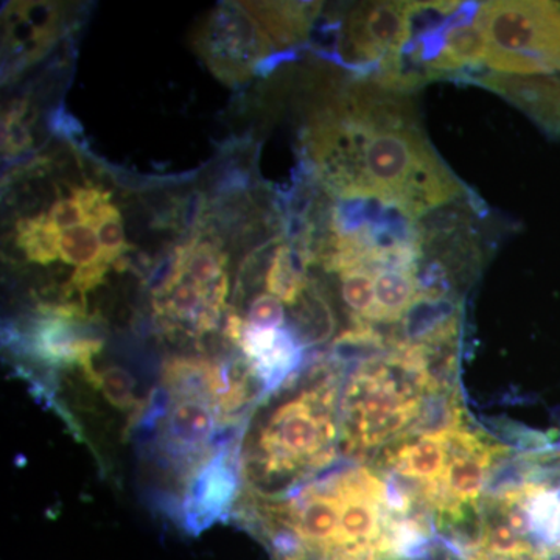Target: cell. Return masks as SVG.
I'll return each instance as SVG.
<instances>
[{"label": "cell", "mask_w": 560, "mask_h": 560, "mask_svg": "<svg viewBox=\"0 0 560 560\" xmlns=\"http://www.w3.org/2000/svg\"><path fill=\"white\" fill-rule=\"evenodd\" d=\"M91 228L97 232L98 241H101L102 245L103 259L108 261L109 265H116L117 261L124 259L125 253L131 249L127 238H125L124 223H121L119 209L110 205V202L98 210Z\"/></svg>", "instance_id": "21"}, {"label": "cell", "mask_w": 560, "mask_h": 560, "mask_svg": "<svg viewBox=\"0 0 560 560\" xmlns=\"http://www.w3.org/2000/svg\"><path fill=\"white\" fill-rule=\"evenodd\" d=\"M526 510L530 533L547 547L560 548V488L548 489L533 482L526 493Z\"/></svg>", "instance_id": "15"}, {"label": "cell", "mask_w": 560, "mask_h": 560, "mask_svg": "<svg viewBox=\"0 0 560 560\" xmlns=\"http://www.w3.org/2000/svg\"><path fill=\"white\" fill-rule=\"evenodd\" d=\"M194 47L217 79L235 86L250 79L275 44L242 3H223L195 33Z\"/></svg>", "instance_id": "6"}, {"label": "cell", "mask_w": 560, "mask_h": 560, "mask_svg": "<svg viewBox=\"0 0 560 560\" xmlns=\"http://www.w3.org/2000/svg\"><path fill=\"white\" fill-rule=\"evenodd\" d=\"M47 219L60 232L72 230V228L80 226V224H86L83 210L73 197L58 198L49 209Z\"/></svg>", "instance_id": "25"}, {"label": "cell", "mask_w": 560, "mask_h": 560, "mask_svg": "<svg viewBox=\"0 0 560 560\" xmlns=\"http://www.w3.org/2000/svg\"><path fill=\"white\" fill-rule=\"evenodd\" d=\"M447 452L445 438L420 436L419 441L397 448L389 456L388 463L401 477L431 485L444 477L447 469Z\"/></svg>", "instance_id": "13"}, {"label": "cell", "mask_w": 560, "mask_h": 560, "mask_svg": "<svg viewBox=\"0 0 560 560\" xmlns=\"http://www.w3.org/2000/svg\"><path fill=\"white\" fill-rule=\"evenodd\" d=\"M486 66L504 75L539 77L560 70V3L482 2Z\"/></svg>", "instance_id": "4"}, {"label": "cell", "mask_w": 560, "mask_h": 560, "mask_svg": "<svg viewBox=\"0 0 560 560\" xmlns=\"http://www.w3.org/2000/svg\"><path fill=\"white\" fill-rule=\"evenodd\" d=\"M338 372L320 364L296 396L280 401L242 438V478L254 492L329 466L337 455Z\"/></svg>", "instance_id": "3"}, {"label": "cell", "mask_w": 560, "mask_h": 560, "mask_svg": "<svg viewBox=\"0 0 560 560\" xmlns=\"http://www.w3.org/2000/svg\"><path fill=\"white\" fill-rule=\"evenodd\" d=\"M341 298L353 323H366L375 304L374 272L353 268L340 272Z\"/></svg>", "instance_id": "19"}, {"label": "cell", "mask_w": 560, "mask_h": 560, "mask_svg": "<svg viewBox=\"0 0 560 560\" xmlns=\"http://www.w3.org/2000/svg\"><path fill=\"white\" fill-rule=\"evenodd\" d=\"M31 105L25 101L11 103L2 119V154L5 158L20 156L32 147V135L25 117Z\"/></svg>", "instance_id": "23"}, {"label": "cell", "mask_w": 560, "mask_h": 560, "mask_svg": "<svg viewBox=\"0 0 560 560\" xmlns=\"http://www.w3.org/2000/svg\"><path fill=\"white\" fill-rule=\"evenodd\" d=\"M337 324L329 300L311 280L301 300L290 308L289 329L302 348L308 349L329 341L337 330Z\"/></svg>", "instance_id": "11"}, {"label": "cell", "mask_w": 560, "mask_h": 560, "mask_svg": "<svg viewBox=\"0 0 560 560\" xmlns=\"http://www.w3.org/2000/svg\"><path fill=\"white\" fill-rule=\"evenodd\" d=\"M243 9L278 47L304 43L323 3L316 2H242Z\"/></svg>", "instance_id": "10"}, {"label": "cell", "mask_w": 560, "mask_h": 560, "mask_svg": "<svg viewBox=\"0 0 560 560\" xmlns=\"http://www.w3.org/2000/svg\"><path fill=\"white\" fill-rule=\"evenodd\" d=\"M242 478V440L232 436L189 482L179 501V517L190 533L208 529L230 515Z\"/></svg>", "instance_id": "8"}, {"label": "cell", "mask_w": 560, "mask_h": 560, "mask_svg": "<svg viewBox=\"0 0 560 560\" xmlns=\"http://www.w3.org/2000/svg\"><path fill=\"white\" fill-rule=\"evenodd\" d=\"M230 278L206 282L189 275L175 248L165 261L161 278L154 280L151 307L154 320L173 338L201 341L220 327L230 312Z\"/></svg>", "instance_id": "5"}, {"label": "cell", "mask_w": 560, "mask_h": 560, "mask_svg": "<svg viewBox=\"0 0 560 560\" xmlns=\"http://www.w3.org/2000/svg\"><path fill=\"white\" fill-rule=\"evenodd\" d=\"M460 427V410L455 396L447 393L430 394L420 405L418 418L412 422L410 434L445 438Z\"/></svg>", "instance_id": "18"}, {"label": "cell", "mask_w": 560, "mask_h": 560, "mask_svg": "<svg viewBox=\"0 0 560 560\" xmlns=\"http://www.w3.org/2000/svg\"><path fill=\"white\" fill-rule=\"evenodd\" d=\"M375 304L366 323H396L418 298L415 272L383 270L374 275Z\"/></svg>", "instance_id": "14"}, {"label": "cell", "mask_w": 560, "mask_h": 560, "mask_svg": "<svg viewBox=\"0 0 560 560\" xmlns=\"http://www.w3.org/2000/svg\"><path fill=\"white\" fill-rule=\"evenodd\" d=\"M346 109L353 139L349 198H381L419 221L431 210L469 197L420 130L418 119L371 125Z\"/></svg>", "instance_id": "2"}, {"label": "cell", "mask_w": 560, "mask_h": 560, "mask_svg": "<svg viewBox=\"0 0 560 560\" xmlns=\"http://www.w3.org/2000/svg\"><path fill=\"white\" fill-rule=\"evenodd\" d=\"M60 259L77 268L90 267V265L106 261L103 259L101 241L97 232L88 224L62 231L60 234ZM108 264V261H106Z\"/></svg>", "instance_id": "20"}, {"label": "cell", "mask_w": 560, "mask_h": 560, "mask_svg": "<svg viewBox=\"0 0 560 560\" xmlns=\"http://www.w3.org/2000/svg\"><path fill=\"white\" fill-rule=\"evenodd\" d=\"M481 551L511 558H529L536 555L529 541L518 536L510 523L501 518H485L482 522Z\"/></svg>", "instance_id": "22"}, {"label": "cell", "mask_w": 560, "mask_h": 560, "mask_svg": "<svg viewBox=\"0 0 560 560\" xmlns=\"http://www.w3.org/2000/svg\"><path fill=\"white\" fill-rule=\"evenodd\" d=\"M60 234L46 213L21 219L16 224L18 246L35 264L46 265L60 259Z\"/></svg>", "instance_id": "17"}, {"label": "cell", "mask_w": 560, "mask_h": 560, "mask_svg": "<svg viewBox=\"0 0 560 560\" xmlns=\"http://www.w3.org/2000/svg\"><path fill=\"white\" fill-rule=\"evenodd\" d=\"M308 265L311 260L300 248L290 243H280L272 249L265 270V290L290 308L293 307L311 282L307 278Z\"/></svg>", "instance_id": "12"}, {"label": "cell", "mask_w": 560, "mask_h": 560, "mask_svg": "<svg viewBox=\"0 0 560 560\" xmlns=\"http://www.w3.org/2000/svg\"><path fill=\"white\" fill-rule=\"evenodd\" d=\"M81 318L39 307V316L22 337L21 349L27 355L51 366H79L83 374L94 370L95 353L103 341L94 337Z\"/></svg>", "instance_id": "9"}, {"label": "cell", "mask_w": 560, "mask_h": 560, "mask_svg": "<svg viewBox=\"0 0 560 560\" xmlns=\"http://www.w3.org/2000/svg\"><path fill=\"white\" fill-rule=\"evenodd\" d=\"M411 39L410 2L360 3L338 25L335 55L366 77Z\"/></svg>", "instance_id": "7"}, {"label": "cell", "mask_w": 560, "mask_h": 560, "mask_svg": "<svg viewBox=\"0 0 560 560\" xmlns=\"http://www.w3.org/2000/svg\"><path fill=\"white\" fill-rule=\"evenodd\" d=\"M84 377L94 385L95 389L101 390L110 407L120 411L135 412L136 419L142 415L145 405L138 397V382L130 371L110 364L102 370L94 368L86 372Z\"/></svg>", "instance_id": "16"}, {"label": "cell", "mask_w": 560, "mask_h": 560, "mask_svg": "<svg viewBox=\"0 0 560 560\" xmlns=\"http://www.w3.org/2000/svg\"><path fill=\"white\" fill-rule=\"evenodd\" d=\"M253 385L257 383L242 360L221 364L202 357H175L165 364L160 388L139 416L140 440L158 469L183 492L234 436L228 430L256 396Z\"/></svg>", "instance_id": "1"}, {"label": "cell", "mask_w": 560, "mask_h": 560, "mask_svg": "<svg viewBox=\"0 0 560 560\" xmlns=\"http://www.w3.org/2000/svg\"><path fill=\"white\" fill-rule=\"evenodd\" d=\"M235 313L241 316L246 326L256 327V329L278 330L289 327L285 324L283 302L267 291L254 294L246 308H243V313Z\"/></svg>", "instance_id": "24"}]
</instances>
